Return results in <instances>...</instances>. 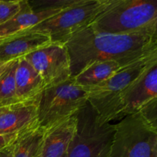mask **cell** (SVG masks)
<instances>
[{"label":"cell","mask_w":157,"mask_h":157,"mask_svg":"<svg viewBox=\"0 0 157 157\" xmlns=\"http://www.w3.org/2000/svg\"><path fill=\"white\" fill-rule=\"evenodd\" d=\"M64 44L70 59L71 78H74L93 63L116 61L128 65L157 52V34L99 33L89 26L72 35Z\"/></svg>","instance_id":"obj_1"},{"label":"cell","mask_w":157,"mask_h":157,"mask_svg":"<svg viewBox=\"0 0 157 157\" xmlns=\"http://www.w3.org/2000/svg\"><path fill=\"white\" fill-rule=\"evenodd\" d=\"M90 27L113 35L157 34V1L112 0Z\"/></svg>","instance_id":"obj_2"},{"label":"cell","mask_w":157,"mask_h":157,"mask_svg":"<svg viewBox=\"0 0 157 157\" xmlns=\"http://www.w3.org/2000/svg\"><path fill=\"white\" fill-rule=\"evenodd\" d=\"M76 128L67 157H109L115 124L104 121L88 102L76 113Z\"/></svg>","instance_id":"obj_3"},{"label":"cell","mask_w":157,"mask_h":157,"mask_svg":"<svg viewBox=\"0 0 157 157\" xmlns=\"http://www.w3.org/2000/svg\"><path fill=\"white\" fill-rule=\"evenodd\" d=\"M156 58L157 52L144 57L121 68L102 84L87 90V102L104 121L122 119L121 96Z\"/></svg>","instance_id":"obj_4"},{"label":"cell","mask_w":157,"mask_h":157,"mask_svg":"<svg viewBox=\"0 0 157 157\" xmlns=\"http://www.w3.org/2000/svg\"><path fill=\"white\" fill-rule=\"evenodd\" d=\"M109 157H157V128L140 112L126 115L115 124Z\"/></svg>","instance_id":"obj_5"},{"label":"cell","mask_w":157,"mask_h":157,"mask_svg":"<svg viewBox=\"0 0 157 157\" xmlns=\"http://www.w3.org/2000/svg\"><path fill=\"white\" fill-rule=\"evenodd\" d=\"M111 1L80 0L77 4L27 31L45 34L50 37L52 43L64 44L72 35L89 27Z\"/></svg>","instance_id":"obj_6"},{"label":"cell","mask_w":157,"mask_h":157,"mask_svg":"<svg viewBox=\"0 0 157 157\" xmlns=\"http://www.w3.org/2000/svg\"><path fill=\"white\" fill-rule=\"evenodd\" d=\"M87 103V92L72 78L44 88L37 104L38 124L45 131L74 116Z\"/></svg>","instance_id":"obj_7"},{"label":"cell","mask_w":157,"mask_h":157,"mask_svg":"<svg viewBox=\"0 0 157 157\" xmlns=\"http://www.w3.org/2000/svg\"><path fill=\"white\" fill-rule=\"evenodd\" d=\"M24 58L40 75L44 88L71 78L70 59L65 44L51 43Z\"/></svg>","instance_id":"obj_8"},{"label":"cell","mask_w":157,"mask_h":157,"mask_svg":"<svg viewBox=\"0 0 157 157\" xmlns=\"http://www.w3.org/2000/svg\"><path fill=\"white\" fill-rule=\"evenodd\" d=\"M80 0H58L40 2L36 7H32L27 0H21L18 13L0 26V38L25 32L57 15L64 9L77 4Z\"/></svg>","instance_id":"obj_9"},{"label":"cell","mask_w":157,"mask_h":157,"mask_svg":"<svg viewBox=\"0 0 157 157\" xmlns=\"http://www.w3.org/2000/svg\"><path fill=\"white\" fill-rule=\"evenodd\" d=\"M154 98H157V58L151 61L121 96L123 116L136 113Z\"/></svg>","instance_id":"obj_10"},{"label":"cell","mask_w":157,"mask_h":157,"mask_svg":"<svg viewBox=\"0 0 157 157\" xmlns=\"http://www.w3.org/2000/svg\"><path fill=\"white\" fill-rule=\"evenodd\" d=\"M51 43L48 35L31 31L0 38V61L10 62L23 58Z\"/></svg>","instance_id":"obj_11"},{"label":"cell","mask_w":157,"mask_h":157,"mask_svg":"<svg viewBox=\"0 0 157 157\" xmlns=\"http://www.w3.org/2000/svg\"><path fill=\"white\" fill-rule=\"evenodd\" d=\"M38 103H22L0 113V136L16 135L38 124Z\"/></svg>","instance_id":"obj_12"},{"label":"cell","mask_w":157,"mask_h":157,"mask_svg":"<svg viewBox=\"0 0 157 157\" xmlns=\"http://www.w3.org/2000/svg\"><path fill=\"white\" fill-rule=\"evenodd\" d=\"M75 128V114L45 130L39 157H61L66 154Z\"/></svg>","instance_id":"obj_13"},{"label":"cell","mask_w":157,"mask_h":157,"mask_svg":"<svg viewBox=\"0 0 157 157\" xmlns=\"http://www.w3.org/2000/svg\"><path fill=\"white\" fill-rule=\"evenodd\" d=\"M15 83L20 103H38V98L44 89V82L24 58L17 61Z\"/></svg>","instance_id":"obj_14"},{"label":"cell","mask_w":157,"mask_h":157,"mask_svg":"<svg viewBox=\"0 0 157 157\" xmlns=\"http://www.w3.org/2000/svg\"><path fill=\"white\" fill-rule=\"evenodd\" d=\"M126 66L116 61H98L87 66L72 79L77 85L87 90L102 84Z\"/></svg>","instance_id":"obj_15"},{"label":"cell","mask_w":157,"mask_h":157,"mask_svg":"<svg viewBox=\"0 0 157 157\" xmlns=\"http://www.w3.org/2000/svg\"><path fill=\"white\" fill-rule=\"evenodd\" d=\"M44 130L36 124L18 133L14 142L13 157H38L40 156Z\"/></svg>","instance_id":"obj_16"},{"label":"cell","mask_w":157,"mask_h":157,"mask_svg":"<svg viewBox=\"0 0 157 157\" xmlns=\"http://www.w3.org/2000/svg\"><path fill=\"white\" fill-rule=\"evenodd\" d=\"M18 60L12 61L0 77V108H7L20 103L16 94L15 71Z\"/></svg>","instance_id":"obj_17"},{"label":"cell","mask_w":157,"mask_h":157,"mask_svg":"<svg viewBox=\"0 0 157 157\" xmlns=\"http://www.w3.org/2000/svg\"><path fill=\"white\" fill-rule=\"evenodd\" d=\"M21 0L0 1V26L12 19L20 10Z\"/></svg>","instance_id":"obj_18"},{"label":"cell","mask_w":157,"mask_h":157,"mask_svg":"<svg viewBox=\"0 0 157 157\" xmlns=\"http://www.w3.org/2000/svg\"><path fill=\"white\" fill-rule=\"evenodd\" d=\"M138 112L150 125L157 128V98L147 103Z\"/></svg>","instance_id":"obj_19"},{"label":"cell","mask_w":157,"mask_h":157,"mask_svg":"<svg viewBox=\"0 0 157 157\" xmlns=\"http://www.w3.org/2000/svg\"><path fill=\"white\" fill-rule=\"evenodd\" d=\"M16 135H9V136H0V150L12 144L16 139Z\"/></svg>","instance_id":"obj_20"},{"label":"cell","mask_w":157,"mask_h":157,"mask_svg":"<svg viewBox=\"0 0 157 157\" xmlns=\"http://www.w3.org/2000/svg\"><path fill=\"white\" fill-rule=\"evenodd\" d=\"M14 142L0 150V157H13Z\"/></svg>","instance_id":"obj_21"},{"label":"cell","mask_w":157,"mask_h":157,"mask_svg":"<svg viewBox=\"0 0 157 157\" xmlns=\"http://www.w3.org/2000/svg\"><path fill=\"white\" fill-rule=\"evenodd\" d=\"M12 61H10V62H1V61H0V77H1L2 75V74L7 70L8 67H9V65L12 64Z\"/></svg>","instance_id":"obj_22"},{"label":"cell","mask_w":157,"mask_h":157,"mask_svg":"<svg viewBox=\"0 0 157 157\" xmlns=\"http://www.w3.org/2000/svg\"><path fill=\"white\" fill-rule=\"evenodd\" d=\"M61 157H67V153H66V154H64V156H61Z\"/></svg>","instance_id":"obj_23"},{"label":"cell","mask_w":157,"mask_h":157,"mask_svg":"<svg viewBox=\"0 0 157 157\" xmlns=\"http://www.w3.org/2000/svg\"><path fill=\"white\" fill-rule=\"evenodd\" d=\"M3 109H4V108H0V113H1V112H2V110Z\"/></svg>","instance_id":"obj_24"},{"label":"cell","mask_w":157,"mask_h":157,"mask_svg":"<svg viewBox=\"0 0 157 157\" xmlns=\"http://www.w3.org/2000/svg\"><path fill=\"white\" fill-rule=\"evenodd\" d=\"M38 157H39V156H38Z\"/></svg>","instance_id":"obj_25"}]
</instances>
